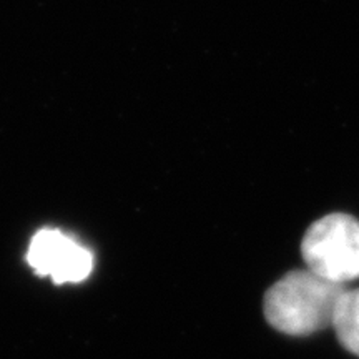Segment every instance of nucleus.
Returning a JSON list of instances; mask_svg holds the SVG:
<instances>
[{
  "label": "nucleus",
  "instance_id": "f257e3e1",
  "mask_svg": "<svg viewBox=\"0 0 359 359\" xmlns=\"http://www.w3.org/2000/svg\"><path fill=\"white\" fill-rule=\"evenodd\" d=\"M343 285L296 269L276 281L264 294V316L275 330L290 336H308L333 326Z\"/></svg>",
  "mask_w": 359,
  "mask_h": 359
},
{
  "label": "nucleus",
  "instance_id": "f03ea898",
  "mask_svg": "<svg viewBox=\"0 0 359 359\" xmlns=\"http://www.w3.org/2000/svg\"><path fill=\"white\" fill-rule=\"evenodd\" d=\"M303 259L314 275L346 285L359 280V222L348 213H330L308 228Z\"/></svg>",
  "mask_w": 359,
  "mask_h": 359
},
{
  "label": "nucleus",
  "instance_id": "7ed1b4c3",
  "mask_svg": "<svg viewBox=\"0 0 359 359\" xmlns=\"http://www.w3.org/2000/svg\"><path fill=\"white\" fill-rule=\"evenodd\" d=\"M27 259L39 275L57 283L82 281L93 266L88 250L55 230H43L34 238Z\"/></svg>",
  "mask_w": 359,
  "mask_h": 359
},
{
  "label": "nucleus",
  "instance_id": "20e7f679",
  "mask_svg": "<svg viewBox=\"0 0 359 359\" xmlns=\"http://www.w3.org/2000/svg\"><path fill=\"white\" fill-rule=\"evenodd\" d=\"M333 327L341 346L359 356V288L346 290L336 306Z\"/></svg>",
  "mask_w": 359,
  "mask_h": 359
}]
</instances>
